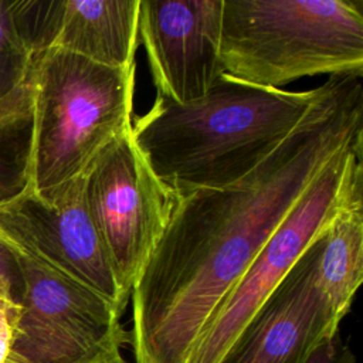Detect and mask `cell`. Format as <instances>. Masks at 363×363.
<instances>
[{"label":"cell","instance_id":"obj_2","mask_svg":"<svg viewBox=\"0 0 363 363\" xmlns=\"http://www.w3.org/2000/svg\"><path fill=\"white\" fill-rule=\"evenodd\" d=\"M320 94L252 86L221 75L201 98L156 95L132 122L135 143L174 197L230 186L257 169L299 125Z\"/></svg>","mask_w":363,"mask_h":363},{"label":"cell","instance_id":"obj_1","mask_svg":"<svg viewBox=\"0 0 363 363\" xmlns=\"http://www.w3.org/2000/svg\"><path fill=\"white\" fill-rule=\"evenodd\" d=\"M360 79L323 82L295 130L244 179L174 199L130 292L135 363H186L213 312L312 182L363 142Z\"/></svg>","mask_w":363,"mask_h":363},{"label":"cell","instance_id":"obj_8","mask_svg":"<svg viewBox=\"0 0 363 363\" xmlns=\"http://www.w3.org/2000/svg\"><path fill=\"white\" fill-rule=\"evenodd\" d=\"M0 230L123 313L130 295L122 288L89 214L84 174L47 191L27 189L0 210Z\"/></svg>","mask_w":363,"mask_h":363},{"label":"cell","instance_id":"obj_17","mask_svg":"<svg viewBox=\"0 0 363 363\" xmlns=\"http://www.w3.org/2000/svg\"><path fill=\"white\" fill-rule=\"evenodd\" d=\"M0 278L11 279L18 285V269L13 251L0 231Z\"/></svg>","mask_w":363,"mask_h":363},{"label":"cell","instance_id":"obj_12","mask_svg":"<svg viewBox=\"0 0 363 363\" xmlns=\"http://www.w3.org/2000/svg\"><path fill=\"white\" fill-rule=\"evenodd\" d=\"M318 284L340 319L363 279V200L343 208L322 234Z\"/></svg>","mask_w":363,"mask_h":363},{"label":"cell","instance_id":"obj_16","mask_svg":"<svg viewBox=\"0 0 363 363\" xmlns=\"http://www.w3.org/2000/svg\"><path fill=\"white\" fill-rule=\"evenodd\" d=\"M305 363H356V357L337 333L322 340Z\"/></svg>","mask_w":363,"mask_h":363},{"label":"cell","instance_id":"obj_13","mask_svg":"<svg viewBox=\"0 0 363 363\" xmlns=\"http://www.w3.org/2000/svg\"><path fill=\"white\" fill-rule=\"evenodd\" d=\"M34 91L30 75L0 99V210L31 187Z\"/></svg>","mask_w":363,"mask_h":363},{"label":"cell","instance_id":"obj_7","mask_svg":"<svg viewBox=\"0 0 363 363\" xmlns=\"http://www.w3.org/2000/svg\"><path fill=\"white\" fill-rule=\"evenodd\" d=\"M84 179L92 221L122 288L130 295L166 228L174 197L143 159L132 126L98 155Z\"/></svg>","mask_w":363,"mask_h":363},{"label":"cell","instance_id":"obj_10","mask_svg":"<svg viewBox=\"0 0 363 363\" xmlns=\"http://www.w3.org/2000/svg\"><path fill=\"white\" fill-rule=\"evenodd\" d=\"M322 234L298 258L218 363H305L322 340L337 335L342 319L316 278Z\"/></svg>","mask_w":363,"mask_h":363},{"label":"cell","instance_id":"obj_18","mask_svg":"<svg viewBox=\"0 0 363 363\" xmlns=\"http://www.w3.org/2000/svg\"><path fill=\"white\" fill-rule=\"evenodd\" d=\"M92 363H129V362L122 356L121 352H115V353H112L106 357H102L99 360H95Z\"/></svg>","mask_w":363,"mask_h":363},{"label":"cell","instance_id":"obj_11","mask_svg":"<svg viewBox=\"0 0 363 363\" xmlns=\"http://www.w3.org/2000/svg\"><path fill=\"white\" fill-rule=\"evenodd\" d=\"M13 14L33 55L58 48L112 68L135 64L139 0H13Z\"/></svg>","mask_w":363,"mask_h":363},{"label":"cell","instance_id":"obj_3","mask_svg":"<svg viewBox=\"0 0 363 363\" xmlns=\"http://www.w3.org/2000/svg\"><path fill=\"white\" fill-rule=\"evenodd\" d=\"M224 75L259 88L363 74V13L350 0H223Z\"/></svg>","mask_w":363,"mask_h":363},{"label":"cell","instance_id":"obj_14","mask_svg":"<svg viewBox=\"0 0 363 363\" xmlns=\"http://www.w3.org/2000/svg\"><path fill=\"white\" fill-rule=\"evenodd\" d=\"M33 54L23 40L13 14V0H0V99L30 75Z\"/></svg>","mask_w":363,"mask_h":363},{"label":"cell","instance_id":"obj_6","mask_svg":"<svg viewBox=\"0 0 363 363\" xmlns=\"http://www.w3.org/2000/svg\"><path fill=\"white\" fill-rule=\"evenodd\" d=\"M1 234L17 264L21 306L4 363H92L129 345L108 299Z\"/></svg>","mask_w":363,"mask_h":363},{"label":"cell","instance_id":"obj_9","mask_svg":"<svg viewBox=\"0 0 363 363\" xmlns=\"http://www.w3.org/2000/svg\"><path fill=\"white\" fill-rule=\"evenodd\" d=\"M221 14L223 0H139L138 37L157 95L190 102L223 75Z\"/></svg>","mask_w":363,"mask_h":363},{"label":"cell","instance_id":"obj_5","mask_svg":"<svg viewBox=\"0 0 363 363\" xmlns=\"http://www.w3.org/2000/svg\"><path fill=\"white\" fill-rule=\"evenodd\" d=\"M362 147L339 152L312 182L213 312L186 363H218L305 250L343 208L363 200Z\"/></svg>","mask_w":363,"mask_h":363},{"label":"cell","instance_id":"obj_15","mask_svg":"<svg viewBox=\"0 0 363 363\" xmlns=\"http://www.w3.org/2000/svg\"><path fill=\"white\" fill-rule=\"evenodd\" d=\"M18 285L7 278H0V363H4L13 343L21 306L17 294Z\"/></svg>","mask_w":363,"mask_h":363},{"label":"cell","instance_id":"obj_4","mask_svg":"<svg viewBox=\"0 0 363 363\" xmlns=\"http://www.w3.org/2000/svg\"><path fill=\"white\" fill-rule=\"evenodd\" d=\"M135 68H112L50 48L33 55L31 190L47 191L89 169L132 126Z\"/></svg>","mask_w":363,"mask_h":363}]
</instances>
